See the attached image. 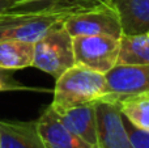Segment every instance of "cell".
I'll return each mask as SVG.
<instances>
[{"label": "cell", "instance_id": "4fadbf2b", "mask_svg": "<svg viewBox=\"0 0 149 148\" xmlns=\"http://www.w3.org/2000/svg\"><path fill=\"white\" fill-rule=\"evenodd\" d=\"M116 64H149L148 34L122 36Z\"/></svg>", "mask_w": 149, "mask_h": 148}, {"label": "cell", "instance_id": "2e32d148", "mask_svg": "<svg viewBox=\"0 0 149 148\" xmlns=\"http://www.w3.org/2000/svg\"><path fill=\"white\" fill-rule=\"evenodd\" d=\"M122 118L132 148H149V131L134 126L123 114Z\"/></svg>", "mask_w": 149, "mask_h": 148}, {"label": "cell", "instance_id": "ac0fdd59", "mask_svg": "<svg viewBox=\"0 0 149 148\" xmlns=\"http://www.w3.org/2000/svg\"><path fill=\"white\" fill-rule=\"evenodd\" d=\"M30 89L21 84L13 76L12 70L0 67V92H10V91H26Z\"/></svg>", "mask_w": 149, "mask_h": 148}, {"label": "cell", "instance_id": "5bb4252c", "mask_svg": "<svg viewBox=\"0 0 149 148\" xmlns=\"http://www.w3.org/2000/svg\"><path fill=\"white\" fill-rule=\"evenodd\" d=\"M120 112L134 126L149 131V93L118 100Z\"/></svg>", "mask_w": 149, "mask_h": 148}, {"label": "cell", "instance_id": "e0dca14e", "mask_svg": "<svg viewBox=\"0 0 149 148\" xmlns=\"http://www.w3.org/2000/svg\"><path fill=\"white\" fill-rule=\"evenodd\" d=\"M24 9H54V8L42 7V5L29 3L26 0H0V15L7 12H13V10H24ZM55 10H59V9H55Z\"/></svg>", "mask_w": 149, "mask_h": 148}, {"label": "cell", "instance_id": "5b68a950", "mask_svg": "<svg viewBox=\"0 0 149 148\" xmlns=\"http://www.w3.org/2000/svg\"><path fill=\"white\" fill-rule=\"evenodd\" d=\"M74 63L106 73L116 64L119 39L109 36L72 37Z\"/></svg>", "mask_w": 149, "mask_h": 148}, {"label": "cell", "instance_id": "6da1fadb", "mask_svg": "<svg viewBox=\"0 0 149 148\" xmlns=\"http://www.w3.org/2000/svg\"><path fill=\"white\" fill-rule=\"evenodd\" d=\"M107 94L105 73L74 64L56 79L50 108L54 112H63L80 105L97 102Z\"/></svg>", "mask_w": 149, "mask_h": 148}, {"label": "cell", "instance_id": "9a60e30c", "mask_svg": "<svg viewBox=\"0 0 149 148\" xmlns=\"http://www.w3.org/2000/svg\"><path fill=\"white\" fill-rule=\"evenodd\" d=\"M26 1L42 5V7L59 9L63 12L71 13V15L84 9H90V8L110 4V3H100L95 0H26Z\"/></svg>", "mask_w": 149, "mask_h": 148}, {"label": "cell", "instance_id": "52a82bcc", "mask_svg": "<svg viewBox=\"0 0 149 148\" xmlns=\"http://www.w3.org/2000/svg\"><path fill=\"white\" fill-rule=\"evenodd\" d=\"M105 76L111 98L149 93V64H115Z\"/></svg>", "mask_w": 149, "mask_h": 148}, {"label": "cell", "instance_id": "3957f363", "mask_svg": "<svg viewBox=\"0 0 149 148\" xmlns=\"http://www.w3.org/2000/svg\"><path fill=\"white\" fill-rule=\"evenodd\" d=\"M74 64L72 36L60 21L34 43L31 67L49 73L56 80Z\"/></svg>", "mask_w": 149, "mask_h": 148}, {"label": "cell", "instance_id": "ba28073f", "mask_svg": "<svg viewBox=\"0 0 149 148\" xmlns=\"http://www.w3.org/2000/svg\"><path fill=\"white\" fill-rule=\"evenodd\" d=\"M36 121L45 148H92L86 142L71 133L58 119L50 106H47Z\"/></svg>", "mask_w": 149, "mask_h": 148}, {"label": "cell", "instance_id": "7c38bea8", "mask_svg": "<svg viewBox=\"0 0 149 148\" xmlns=\"http://www.w3.org/2000/svg\"><path fill=\"white\" fill-rule=\"evenodd\" d=\"M34 43L5 39L0 41V67L7 70H22L31 67Z\"/></svg>", "mask_w": 149, "mask_h": 148}, {"label": "cell", "instance_id": "9c48e42d", "mask_svg": "<svg viewBox=\"0 0 149 148\" xmlns=\"http://www.w3.org/2000/svg\"><path fill=\"white\" fill-rule=\"evenodd\" d=\"M58 119L79 138L86 142L92 148L97 147V126H95L94 102L80 105L63 112H54Z\"/></svg>", "mask_w": 149, "mask_h": 148}, {"label": "cell", "instance_id": "8fae6325", "mask_svg": "<svg viewBox=\"0 0 149 148\" xmlns=\"http://www.w3.org/2000/svg\"><path fill=\"white\" fill-rule=\"evenodd\" d=\"M0 148H45L37 121H0Z\"/></svg>", "mask_w": 149, "mask_h": 148}, {"label": "cell", "instance_id": "d6986e66", "mask_svg": "<svg viewBox=\"0 0 149 148\" xmlns=\"http://www.w3.org/2000/svg\"><path fill=\"white\" fill-rule=\"evenodd\" d=\"M95 1H100V3H110L109 0H95Z\"/></svg>", "mask_w": 149, "mask_h": 148}, {"label": "cell", "instance_id": "30bf717a", "mask_svg": "<svg viewBox=\"0 0 149 148\" xmlns=\"http://www.w3.org/2000/svg\"><path fill=\"white\" fill-rule=\"evenodd\" d=\"M122 26V36L149 31V0H109Z\"/></svg>", "mask_w": 149, "mask_h": 148}, {"label": "cell", "instance_id": "277c9868", "mask_svg": "<svg viewBox=\"0 0 149 148\" xmlns=\"http://www.w3.org/2000/svg\"><path fill=\"white\" fill-rule=\"evenodd\" d=\"M63 25L72 37L109 36L118 39L122 37L119 17L111 4L72 13L63 20Z\"/></svg>", "mask_w": 149, "mask_h": 148}, {"label": "cell", "instance_id": "ffe728a7", "mask_svg": "<svg viewBox=\"0 0 149 148\" xmlns=\"http://www.w3.org/2000/svg\"><path fill=\"white\" fill-rule=\"evenodd\" d=\"M147 34H148V36H149V31H148V33H147Z\"/></svg>", "mask_w": 149, "mask_h": 148}, {"label": "cell", "instance_id": "8992f818", "mask_svg": "<svg viewBox=\"0 0 149 148\" xmlns=\"http://www.w3.org/2000/svg\"><path fill=\"white\" fill-rule=\"evenodd\" d=\"M94 108L97 126L95 148H132L118 100L106 96L94 102Z\"/></svg>", "mask_w": 149, "mask_h": 148}, {"label": "cell", "instance_id": "7a4b0ae2", "mask_svg": "<svg viewBox=\"0 0 149 148\" xmlns=\"http://www.w3.org/2000/svg\"><path fill=\"white\" fill-rule=\"evenodd\" d=\"M70 13L55 9H24L0 15V41L12 39L36 43L55 24Z\"/></svg>", "mask_w": 149, "mask_h": 148}]
</instances>
